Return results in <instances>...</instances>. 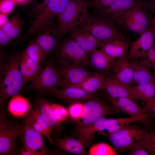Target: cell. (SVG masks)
Wrapping results in <instances>:
<instances>
[{"label":"cell","mask_w":155,"mask_h":155,"mask_svg":"<svg viewBox=\"0 0 155 155\" xmlns=\"http://www.w3.org/2000/svg\"><path fill=\"white\" fill-rule=\"evenodd\" d=\"M21 55L15 52L5 55L0 50V108L24 87L20 68Z\"/></svg>","instance_id":"6da1fadb"},{"label":"cell","mask_w":155,"mask_h":155,"mask_svg":"<svg viewBox=\"0 0 155 155\" xmlns=\"http://www.w3.org/2000/svg\"><path fill=\"white\" fill-rule=\"evenodd\" d=\"M132 123L127 124L117 131L112 133L104 132V135L117 151L127 150L134 143L144 144L151 155H155V135L145 127H142Z\"/></svg>","instance_id":"7a4b0ae2"},{"label":"cell","mask_w":155,"mask_h":155,"mask_svg":"<svg viewBox=\"0 0 155 155\" xmlns=\"http://www.w3.org/2000/svg\"><path fill=\"white\" fill-rule=\"evenodd\" d=\"M74 24L86 29L94 37L103 42L118 38L130 43L131 42L130 38L124 35L107 16L100 14L90 15L86 2L78 21Z\"/></svg>","instance_id":"3957f363"},{"label":"cell","mask_w":155,"mask_h":155,"mask_svg":"<svg viewBox=\"0 0 155 155\" xmlns=\"http://www.w3.org/2000/svg\"><path fill=\"white\" fill-rule=\"evenodd\" d=\"M54 61L51 57L44 67L22 92L32 91L39 95L51 96L58 90V87L61 86V78Z\"/></svg>","instance_id":"277c9868"},{"label":"cell","mask_w":155,"mask_h":155,"mask_svg":"<svg viewBox=\"0 0 155 155\" xmlns=\"http://www.w3.org/2000/svg\"><path fill=\"white\" fill-rule=\"evenodd\" d=\"M105 96L104 98L98 94L94 98L84 102V113L81 121L74 124L73 132L89 127L100 118L119 115L120 113Z\"/></svg>","instance_id":"5b68a950"},{"label":"cell","mask_w":155,"mask_h":155,"mask_svg":"<svg viewBox=\"0 0 155 155\" xmlns=\"http://www.w3.org/2000/svg\"><path fill=\"white\" fill-rule=\"evenodd\" d=\"M22 129V123L9 119L4 108H0V155L18 154V141Z\"/></svg>","instance_id":"8992f818"},{"label":"cell","mask_w":155,"mask_h":155,"mask_svg":"<svg viewBox=\"0 0 155 155\" xmlns=\"http://www.w3.org/2000/svg\"><path fill=\"white\" fill-rule=\"evenodd\" d=\"M55 52L56 62L86 67L89 64V53L69 36L60 42Z\"/></svg>","instance_id":"52a82bcc"},{"label":"cell","mask_w":155,"mask_h":155,"mask_svg":"<svg viewBox=\"0 0 155 155\" xmlns=\"http://www.w3.org/2000/svg\"><path fill=\"white\" fill-rule=\"evenodd\" d=\"M104 95L118 112L128 115L141 123L151 132H155V123L152 119L142 107L138 106L133 100L126 97L113 98L106 94Z\"/></svg>","instance_id":"ba28073f"},{"label":"cell","mask_w":155,"mask_h":155,"mask_svg":"<svg viewBox=\"0 0 155 155\" xmlns=\"http://www.w3.org/2000/svg\"><path fill=\"white\" fill-rule=\"evenodd\" d=\"M30 112L24 118L22 122L20 137L22 144L32 151L35 155H49V150L45 144L43 135L33 126Z\"/></svg>","instance_id":"9c48e42d"},{"label":"cell","mask_w":155,"mask_h":155,"mask_svg":"<svg viewBox=\"0 0 155 155\" xmlns=\"http://www.w3.org/2000/svg\"><path fill=\"white\" fill-rule=\"evenodd\" d=\"M136 121L135 119L131 117L110 119L102 117L97 120L89 127L83 129L81 133L85 139L92 140L95 137L94 135L95 132L100 134L106 130L108 133H112L119 130L125 125Z\"/></svg>","instance_id":"30bf717a"},{"label":"cell","mask_w":155,"mask_h":155,"mask_svg":"<svg viewBox=\"0 0 155 155\" xmlns=\"http://www.w3.org/2000/svg\"><path fill=\"white\" fill-rule=\"evenodd\" d=\"M121 25L131 32L141 34L152 25L150 13L142 6H135L124 13Z\"/></svg>","instance_id":"8fae6325"},{"label":"cell","mask_w":155,"mask_h":155,"mask_svg":"<svg viewBox=\"0 0 155 155\" xmlns=\"http://www.w3.org/2000/svg\"><path fill=\"white\" fill-rule=\"evenodd\" d=\"M85 0H70L59 15L56 27L58 37L61 39L69 32V28L78 22L83 10Z\"/></svg>","instance_id":"7c38bea8"},{"label":"cell","mask_w":155,"mask_h":155,"mask_svg":"<svg viewBox=\"0 0 155 155\" xmlns=\"http://www.w3.org/2000/svg\"><path fill=\"white\" fill-rule=\"evenodd\" d=\"M152 25L147 29L135 41H131L127 57L129 60L146 58L155 39V17L151 16Z\"/></svg>","instance_id":"4fadbf2b"},{"label":"cell","mask_w":155,"mask_h":155,"mask_svg":"<svg viewBox=\"0 0 155 155\" xmlns=\"http://www.w3.org/2000/svg\"><path fill=\"white\" fill-rule=\"evenodd\" d=\"M56 64L61 77V88L80 83L93 72L88 70L86 67L78 65L58 62Z\"/></svg>","instance_id":"5bb4252c"},{"label":"cell","mask_w":155,"mask_h":155,"mask_svg":"<svg viewBox=\"0 0 155 155\" xmlns=\"http://www.w3.org/2000/svg\"><path fill=\"white\" fill-rule=\"evenodd\" d=\"M69 33V36L89 53L98 48H100L104 42L94 37L86 29L75 24L70 26Z\"/></svg>","instance_id":"9a60e30c"},{"label":"cell","mask_w":155,"mask_h":155,"mask_svg":"<svg viewBox=\"0 0 155 155\" xmlns=\"http://www.w3.org/2000/svg\"><path fill=\"white\" fill-rule=\"evenodd\" d=\"M138 5L143 6L142 0H117L108 7L99 11L96 14L106 16L115 23L121 25L124 13L129 9Z\"/></svg>","instance_id":"2e32d148"},{"label":"cell","mask_w":155,"mask_h":155,"mask_svg":"<svg viewBox=\"0 0 155 155\" xmlns=\"http://www.w3.org/2000/svg\"><path fill=\"white\" fill-rule=\"evenodd\" d=\"M106 73L129 87L133 84V71L127 57L116 59Z\"/></svg>","instance_id":"e0dca14e"},{"label":"cell","mask_w":155,"mask_h":155,"mask_svg":"<svg viewBox=\"0 0 155 155\" xmlns=\"http://www.w3.org/2000/svg\"><path fill=\"white\" fill-rule=\"evenodd\" d=\"M35 105L51 129V137L53 140L60 137L65 131V128L62 123H58L56 120L51 108L50 102L38 96L36 99Z\"/></svg>","instance_id":"ac0fdd59"},{"label":"cell","mask_w":155,"mask_h":155,"mask_svg":"<svg viewBox=\"0 0 155 155\" xmlns=\"http://www.w3.org/2000/svg\"><path fill=\"white\" fill-rule=\"evenodd\" d=\"M53 22L38 33L36 38L47 56L56 50L61 42V39L58 36L55 24H53Z\"/></svg>","instance_id":"d6986e66"},{"label":"cell","mask_w":155,"mask_h":155,"mask_svg":"<svg viewBox=\"0 0 155 155\" xmlns=\"http://www.w3.org/2000/svg\"><path fill=\"white\" fill-rule=\"evenodd\" d=\"M97 95L96 93H88L78 87L69 86L58 90L51 96L70 104L75 102H84L94 98Z\"/></svg>","instance_id":"ffe728a7"},{"label":"cell","mask_w":155,"mask_h":155,"mask_svg":"<svg viewBox=\"0 0 155 155\" xmlns=\"http://www.w3.org/2000/svg\"><path fill=\"white\" fill-rule=\"evenodd\" d=\"M53 144L58 149L66 153L79 155H88L87 147L80 140L72 135H65L63 137L56 138Z\"/></svg>","instance_id":"44dd1931"},{"label":"cell","mask_w":155,"mask_h":155,"mask_svg":"<svg viewBox=\"0 0 155 155\" xmlns=\"http://www.w3.org/2000/svg\"><path fill=\"white\" fill-rule=\"evenodd\" d=\"M101 90L113 98L126 97L133 100L129 87L119 82L107 73Z\"/></svg>","instance_id":"7402d4cb"},{"label":"cell","mask_w":155,"mask_h":155,"mask_svg":"<svg viewBox=\"0 0 155 155\" xmlns=\"http://www.w3.org/2000/svg\"><path fill=\"white\" fill-rule=\"evenodd\" d=\"M129 61L133 71V84H142L153 81L152 66L146 59Z\"/></svg>","instance_id":"603a6c76"},{"label":"cell","mask_w":155,"mask_h":155,"mask_svg":"<svg viewBox=\"0 0 155 155\" xmlns=\"http://www.w3.org/2000/svg\"><path fill=\"white\" fill-rule=\"evenodd\" d=\"M41 66L30 59L24 50L21 53L20 63V71L24 86L32 82L41 69Z\"/></svg>","instance_id":"cb8c5ba5"},{"label":"cell","mask_w":155,"mask_h":155,"mask_svg":"<svg viewBox=\"0 0 155 155\" xmlns=\"http://www.w3.org/2000/svg\"><path fill=\"white\" fill-rule=\"evenodd\" d=\"M116 59L100 49L95 50L89 53V64L98 72L107 73Z\"/></svg>","instance_id":"d4e9b609"},{"label":"cell","mask_w":155,"mask_h":155,"mask_svg":"<svg viewBox=\"0 0 155 155\" xmlns=\"http://www.w3.org/2000/svg\"><path fill=\"white\" fill-rule=\"evenodd\" d=\"M130 43L120 39L104 41L100 49L108 55L116 59L127 57Z\"/></svg>","instance_id":"484cf974"},{"label":"cell","mask_w":155,"mask_h":155,"mask_svg":"<svg viewBox=\"0 0 155 155\" xmlns=\"http://www.w3.org/2000/svg\"><path fill=\"white\" fill-rule=\"evenodd\" d=\"M129 88L133 100H142L147 104L155 96V82L153 81L131 86Z\"/></svg>","instance_id":"4316f807"},{"label":"cell","mask_w":155,"mask_h":155,"mask_svg":"<svg viewBox=\"0 0 155 155\" xmlns=\"http://www.w3.org/2000/svg\"><path fill=\"white\" fill-rule=\"evenodd\" d=\"M106 75L105 73L92 72L80 83L71 86L80 88L90 93H96L102 89Z\"/></svg>","instance_id":"83f0119b"},{"label":"cell","mask_w":155,"mask_h":155,"mask_svg":"<svg viewBox=\"0 0 155 155\" xmlns=\"http://www.w3.org/2000/svg\"><path fill=\"white\" fill-rule=\"evenodd\" d=\"M8 108L9 111L13 116L23 118L30 112L32 109L28 100L20 94L10 98Z\"/></svg>","instance_id":"f1b7e54d"},{"label":"cell","mask_w":155,"mask_h":155,"mask_svg":"<svg viewBox=\"0 0 155 155\" xmlns=\"http://www.w3.org/2000/svg\"><path fill=\"white\" fill-rule=\"evenodd\" d=\"M24 22L20 13H17L9 19L1 28L14 41L19 42L22 36Z\"/></svg>","instance_id":"f546056e"},{"label":"cell","mask_w":155,"mask_h":155,"mask_svg":"<svg viewBox=\"0 0 155 155\" xmlns=\"http://www.w3.org/2000/svg\"><path fill=\"white\" fill-rule=\"evenodd\" d=\"M30 113L34 128L46 137L49 142L53 144V140L51 137V129L41 115L38 108L35 105L34 108H32Z\"/></svg>","instance_id":"4dcf8cb0"},{"label":"cell","mask_w":155,"mask_h":155,"mask_svg":"<svg viewBox=\"0 0 155 155\" xmlns=\"http://www.w3.org/2000/svg\"><path fill=\"white\" fill-rule=\"evenodd\" d=\"M24 51L30 59L41 66L47 56L36 39L30 42Z\"/></svg>","instance_id":"1f68e13d"},{"label":"cell","mask_w":155,"mask_h":155,"mask_svg":"<svg viewBox=\"0 0 155 155\" xmlns=\"http://www.w3.org/2000/svg\"><path fill=\"white\" fill-rule=\"evenodd\" d=\"M88 152L89 155H118L117 152L112 146L103 142L91 144Z\"/></svg>","instance_id":"d6a6232c"},{"label":"cell","mask_w":155,"mask_h":155,"mask_svg":"<svg viewBox=\"0 0 155 155\" xmlns=\"http://www.w3.org/2000/svg\"><path fill=\"white\" fill-rule=\"evenodd\" d=\"M69 117L68 119L74 125L80 122L84 113V102H75L69 104L67 108Z\"/></svg>","instance_id":"836d02e7"},{"label":"cell","mask_w":155,"mask_h":155,"mask_svg":"<svg viewBox=\"0 0 155 155\" xmlns=\"http://www.w3.org/2000/svg\"><path fill=\"white\" fill-rule=\"evenodd\" d=\"M50 105L53 113L57 122L62 123L68 119L67 108L61 104L50 102Z\"/></svg>","instance_id":"e575fe53"},{"label":"cell","mask_w":155,"mask_h":155,"mask_svg":"<svg viewBox=\"0 0 155 155\" xmlns=\"http://www.w3.org/2000/svg\"><path fill=\"white\" fill-rule=\"evenodd\" d=\"M117 0H86L88 8H90L96 14L100 10L107 7Z\"/></svg>","instance_id":"d590c367"},{"label":"cell","mask_w":155,"mask_h":155,"mask_svg":"<svg viewBox=\"0 0 155 155\" xmlns=\"http://www.w3.org/2000/svg\"><path fill=\"white\" fill-rule=\"evenodd\" d=\"M146 146L140 142H137L133 144L127 150L128 154L130 155H150L147 151Z\"/></svg>","instance_id":"8d00e7d4"},{"label":"cell","mask_w":155,"mask_h":155,"mask_svg":"<svg viewBox=\"0 0 155 155\" xmlns=\"http://www.w3.org/2000/svg\"><path fill=\"white\" fill-rule=\"evenodd\" d=\"M16 5L15 0H0V12L8 15L12 12Z\"/></svg>","instance_id":"74e56055"},{"label":"cell","mask_w":155,"mask_h":155,"mask_svg":"<svg viewBox=\"0 0 155 155\" xmlns=\"http://www.w3.org/2000/svg\"><path fill=\"white\" fill-rule=\"evenodd\" d=\"M14 41L2 29L0 28V49L8 45L15 46Z\"/></svg>","instance_id":"f35d334b"},{"label":"cell","mask_w":155,"mask_h":155,"mask_svg":"<svg viewBox=\"0 0 155 155\" xmlns=\"http://www.w3.org/2000/svg\"><path fill=\"white\" fill-rule=\"evenodd\" d=\"M143 7L148 12L155 14V0H142Z\"/></svg>","instance_id":"ab89813d"},{"label":"cell","mask_w":155,"mask_h":155,"mask_svg":"<svg viewBox=\"0 0 155 155\" xmlns=\"http://www.w3.org/2000/svg\"><path fill=\"white\" fill-rule=\"evenodd\" d=\"M50 0H44L43 2L40 5L33 8L32 11V15L35 18L42 11L47 5Z\"/></svg>","instance_id":"60d3db41"},{"label":"cell","mask_w":155,"mask_h":155,"mask_svg":"<svg viewBox=\"0 0 155 155\" xmlns=\"http://www.w3.org/2000/svg\"><path fill=\"white\" fill-rule=\"evenodd\" d=\"M155 42H154L147 54L146 60L152 65L155 63Z\"/></svg>","instance_id":"b9f144b4"},{"label":"cell","mask_w":155,"mask_h":155,"mask_svg":"<svg viewBox=\"0 0 155 155\" xmlns=\"http://www.w3.org/2000/svg\"><path fill=\"white\" fill-rule=\"evenodd\" d=\"M142 108L144 111L150 115L155 123V104L149 106H145Z\"/></svg>","instance_id":"7bdbcfd3"},{"label":"cell","mask_w":155,"mask_h":155,"mask_svg":"<svg viewBox=\"0 0 155 155\" xmlns=\"http://www.w3.org/2000/svg\"><path fill=\"white\" fill-rule=\"evenodd\" d=\"M18 154L21 155H35L34 153L28 148L22 144V147L18 151Z\"/></svg>","instance_id":"ee69618b"},{"label":"cell","mask_w":155,"mask_h":155,"mask_svg":"<svg viewBox=\"0 0 155 155\" xmlns=\"http://www.w3.org/2000/svg\"><path fill=\"white\" fill-rule=\"evenodd\" d=\"M9 20L8 15L0 13V28H2Z\"/></svg>","instance_id":"f6af8a7d"},{"label":"cell","mask_w":155,"mask_h":155,"mask_svg":"<svg viewBox=\"0 0 155 155\" xmlns=\"http://www.w3.org/2000/svg\"><path fill=\"white\" fill-rule=\"evenodd\" d=\"M17 5H25L32 2V0H15Z\"/></svg>","instance_id":"bcb514c9"},{"label":"cell","mask_w":155,"mask_h":155,"mask_svg":"<svg viewBox=\"0 0 155 155\" xmlns=\"http://www.w3.org/2000/svg\"><path fill=\"white\" fill-rule=\"evenodd\" d=\"M154 104H155V96L149 103L146 104L145 106H149L153 105Z\"/></svg>","instance_id":"7dc6e473"},{"label":"cell","mask_w":155,"mask_h":155,"mask_svg":"<svg viewBox=\"0 0 155 155\" xmlns=\"http://www.w3.org/2000/svg\"><path fill=\"white\" fill-rule=\"evenodd\" d=\"M153 81L155 82V72L153 73Z\"/></svg>","instance_id":"c3c4849f"},{"label":"cell","mask_w":155,"mask_h":155,"mask_svg":"<svg viewBox=\"0 0 155 155\" xmlns=\"http://www.w3.org/2000/svg\"><path fill=\"white\" fill-rule=\"evenodd\" d=\"M152 67L155 70V63L152 65Z\"/></svg>","instance_id":"681fc988"},{"label":"cell","mask_w":155,"mask_h":155,"mask_svg":"<svg viewBox=\"0 0 155 155\" xmlns=\"http://www.w3.org/2000/svg\"></svg>","instance_id":"f907efd6"}]
</instances>
